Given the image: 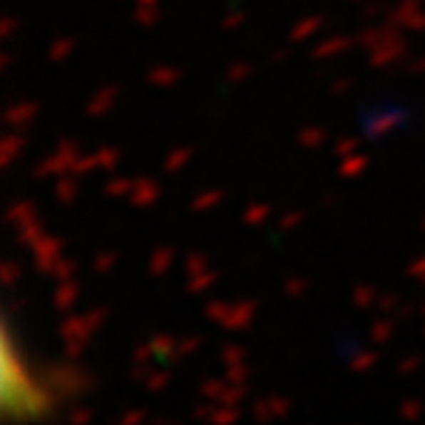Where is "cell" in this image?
<instances>
[{"instance_id":"6da1fadb","label":"cell","mask_w":425,"mask_h":425,"mask_svg":"<svg viewBox=\"0 0 425 425\" xmlns=\"http://www.w3.org/2000/svg\"><path fill=\"white\" fill-rule=\"evenodd\" d=\"M34 255H36V265H39V271L53 274L56 260L61 257V240H56V237H42V240L34 246Z\"/></svg>"},{"instance_id":"7a4b0ae2","label":"cell","mask_w":425,"mask_h":425,"mask_svg":"<svg viewBox=\"0 0 425 425\" xmlns=\"http://www.w3.org/2000/svg\"><path fill=\"white\" fill-rule=\"evenodd\" d=\"M252 320H255V304H252V301H246V304L230 307V309H227V315H224V320H221V326H224V329H230V332H243Z\"/></svg>"},{"instance_id":"3957f363","label":"cell","mask_w":425,"mask_h":425,"mask_svg":"<svg viewBox=\"0 0 425 425\" xmlns=\"http://www.w3.org/2000/svg\"><path fill=\"white\" fill-rule=\"evenodd\" d=\"M406 50L404 42H389V44H376L373 47V56H370V64L379 66V69H384V66H389L395 58H401Z\"/></svg>"},{"instance_id":"277c9868","label":"cell","mask_w":425,"mask_h":425,"mask_svg":"<svg viewBox=\"0 0 425 425\" xmlns=\"http://www.w3.org/2000/svg\"><path fill=\"white\" fill-rule=\"evenodd\" d=\"M287 411H290V404L287 401H279V398H274V401H260L255 406L257 420H277V417L287 414Z\"/></svg>"},{"instance_id":"5b68a950","label":"cell","mask_w":425,"mask_h":425,"mask_svg":"<svg viewBox=\"0 0 425 425\" xmlns=\"http://www.w3.org/2000/svg\"><path fill=\"white\" fill-rule=\"evenodd\" d=\"M39 106L36 103H20V106L9 108L6 111V125H28L36 116Z\"/></svg>"},{"instance_id":"8992f818","label":"cell","mask_w":425,"mask_h":425,"mask_svg":"<svg viewBox=\"0 0 425 425\" xmlns=\"http://www.w3.org/2000/svg\"><path fill=\"white\" fill-rule=\"evenodd\" d=\"M17 227H20V230H17V237H20L25 246H31V249H34V246L42 240V224H39L34 215H31V218H25V221L17 224Z\"/></svg>"},{"instance_id":"52a82bcc","label":"cell","mask_w":425,"mask_h":425,"mask_svg":"<svg viewBox=\"0 0 425 425\" xmlns=\"http://www.w3.org/2000/svg\"><path fill=\"white\" fill-rule=\"evenodd\" d=\"M138 188L141 191H130V199L138 205V208H147V205H152L158 196H160V188L152 183V180H144V183H138Z\"/></svg>"},{"instance_id":"ba28073f","label":"cell","mask_w":425,"mask_h":425,"mask_svg":"<svg viewBox=\"0 0 425 425\" xmlns=\"http://www.w3.org/2000/svg\"><path fill=\"white\" fill-rule=\"evenodd\" d=\"M75 298H78V285H75L72 279H61L58 293H56V307L64 312V309H69V307L75 304Z\"/></svg>"},{"instance_id":"9c48e42d","label":"cell","mask_w":425,"mask_h":425,"mask_svg":"<svg viewBox=\"0 0 425 425\" xmlns=\"http://www.w3.org/2000/svg\"><path fill=\"white\" fill-rule=\"evenodd\" d=\"M113 100H116V88H103V91L97 94V100H91V103L86 106V113H91V116H103L108 108L113 106Z\"/></svg>"},{"instance_id":"30bf717a","label":"cell","mask_w":425,"mask_h":425,"mask_svg":"<svg viewBox=\"0 0 425 425\" xmlns=\"http://www.w3.org/2000/svg\"><path fill=\"white\" fill-rule=\"evenodd\" d=\"M354 44V39L351 36H334L332 42H323L315 50V58H329V56H337V53H342V50H348Z\"/></svg>"},{"instance_id":"8fae6325","label":"cell","mask_w":425,"mask_h":425,"mask_svg":"<svg viewBox=\"0 0 425 425\" xmlns=\"http://www.w3.org/2000/svg\"><path fill=\"white\" fill-rule=\"evenodd\" d=\"M171 260H174V252H171V249H158V252L152 255V260H149V271H152L155 277H163V274L169 271Z\"/></svg>"},{"instance_id":"7c38bea8","label":"cell","mask_w":425,"mask_h":425,"mask_svg":"<svg viewBox=\"0 0 425 425\" xmlns=\"http://www.w3.org/2000/svg\"><path fill=\"white\" fill-rule=\"evenodd\" d=\"M56 196H58L61 205L75 202V196H78V183H75L72 177H61V180L56 183Z\"/></svg>"},{"instance_id":"4fadbf2b","label":"cell","mask_w":425,"mask_h":425,"mask_svg":"<svg viewBox=\"0 0 425 425\" xmlns=\"http://www.w3.org/2000/svg\"><path fill=\"white\" fill-rule=\"evenodd\" d=\"M367 166V158H362V155H348V158H342L340 160V174L342 177H357L362 174Z\"/></svg>"},{"instance_id":"5bb4252c","label":"cell","mask_w":425,"mask_h":425,"mask_svg":"<svg viewBox=\"0 0 425 425\" xmlns=\"http://www.w3.org/2000/svg\"><path fill=\"white\" fill-rule=\"evenodd\" d=\"M320 25H323V17H309V20L298 22V25H296V31L290 34V39H293V42H304L307 36H312V34L318 31Z\"/></svg>"},{"instance_id":"9a60e30c","label":"cell","mask_w":425,"mask_h":425,"mask_svg":"<svg viewBox=\"0 0 425 425\" xmlns=\"http://www.w3.org/2000/svg\"><path fill=\"white\" fill-rule=\"evenodd\" d=\"M180 81V72L177 69H166V66H160V69H152L149 72V83L155 86H171Z\"/></svg>"},{"instance_id":"2e32d148","label":"cell","mask_w":425,"mask_h":425,"mask_svg":"<svg viewBox=\"0 0 425 425\" xmlns=\"http://www.w3.org/2000/svg\"><path fill=\"white\" fill-rule=\"evenodd\" d=\"M135 22L138 25H155L158 22V6L155 3H138V9H135Z\"/></svg>"},{"instance_id":"e0dca14e","label":"cell","mask_w":425,"mask_h":425,"mask_svg":"<svg viewBox=\"0 0 425 425\" xmlns=\"http://www.w3.org/2000/svg\"><path fill=\"white\" fill-rule=\"evenodd\" d=\"M191 149L185 147V149H177V152H171L169 158H166V163H163V169L166 171H180L188 160H191Z\"/></svg>"},{"instance_id":"ac0fdd59","label":"cell","mask_w":425,"mask_h":425,"mask_svg":"<svg viewBox=\"0 0 425 425\" xmlns=\"http://www.w3.org/2000/svg\"><path fill=\"white\" fill-rule=\"evenodd\" d=\"M326 138H329V135H326V130H320V128H309V130H304V133H301V138H298V141H301V144H304V147H323V144H326Z\"/></svg>"},{"instance_id":"d6986e66","label":"cell","mask_w":425,"mask_h":425,"mask_svg":"<svg viewBox=\"0 0 425 425\" xmlns=\"http://www.w3.org/2000/svg\"><path fill=\"white\" fill-rule=\"evenodd\" d=\"M221 199H224V191L202 193V196H196V199H193V210H210V208H215Z\"/></svg>"},{"instance_id":"ffe728a7","label":"cell","mask_w":425,"mask_h":425,"mask_svg":"<svg viewBox=\"0 0 425 425\" xmlns=\"http://www.w3.org/2000/svg\"><path fill=\"white\" fill-rule=\"evenodd\" d=\"M392 329H395V323H392V320H376V323H373V329H370L373 342H386L389 340V334H392Z\"/></svg>"},{"instance_id":"44dd1931","label":"cell","mask_w":425,"mask_h":425,"mask_svg":"<svg viewBox=\"0 0 425 425\" xmlns=\"http://www.w3.org/2000/svg\"><path fill=\"white\" fill-rule=\"evenodd\" d=\"M376 290H373V287H364V285H362V287H357V290H354V301H357V307H362V309H367V307H370V304H376Z\"/></svg>"},{"instance_id":"7402d4cb","label":"cell","mask_w":425,"mask_h":425,"mask_svg":"<svg viewBox=\"0 0 425 425\" xmlns=\"http://www.w3.org/2000/svg\"><path fill=\"white\" fill-rule=\"evenodd\" d=\"M268 212H271L268 205H255V208H249V210L243 212V221H246V224H252V227H257L262 218H268Z\"/></svg>"},{"instance_id":"603a6c76","label":"cell","mask_w":425,"mask_h":425,"mask_svg":"<svg viewBox=\"0 0 425 425\" xmlns=\"http://www.w3.org/2000/svg\"><path fill=\"white\" fill-rule=\"evenodd\" d=\"M31 212H34V208H31L28 202H17V205L11 208V212H9V221H11V224H22L25 218H31Z\"/></svg>"},{"instance_id":"cb8c5ba5","label":"cell","mask_w":425,"mask_h":425,"mask_svg":"<svg viewBox=\"0 0 425 425\" xmlns=\"http://www.w3.org/2000/svg\"><path fill=\"white\" fill-rule=\"evenodd\" d=\"M166 384H169V373H147V376H144V386L152 389V392L163 389Z\"/></svg>"},{"instance_id":"d4e9b609","label":"cell","mask_w":425,"mask_h":425,"mask_svg":"<svg viewBox=\"0 0 425 425\" xmlns=\"http://www.w3.org/2000/svg\"><path fill=\"white\" fill-rule=\"evenodd\" d=\"M116 160H119V152H116V149H100V152H97V166H100V169H113Z\"/></svg>"},{"instance_id":"484cf974","label":"cell","mask_w":425,"mask_h":425,"mask_svg":"<svg viewBox=\"0 0 425 425\" xmlns=\"http://www.w3.org/2000/svg\"><path fill=\"white\" fill-rule=\"evenodd\" d=\"M72 47H75L72 39H61V42H56L53 44V50H50V58H53V61H61V58H66V56L72 53Z\"/></svg>"},{"instance_id":"4316f807","label":"cell","mask_w":425,"mask_h":425,"mask_svg":"<svg viewBox=\"0 0 425 425\" xmlns=\"http://www.w3.org/2000/svg\"><path fill=\"white\" fill-rule=\"evenodd\" d=\"M202 395H205V398H210V401H215V404H221L224 384H221V382H208L205 386H202Z\"/></svg>"},{"instance_id":"83f0119b","label":"cell","mask_w":425,"mask_h":425,"mask_svg":"<svg viewBox=\"0 0 425 425\" xmlns=\"http://www.w3.org/2000/svg\"><path fill=\"white\" fill-rule=\"evenodd\" d=\"M212 282H215V274H212V271H205V277L196 274V277L191 279V290L193 293H196V290H208Z\"/></svg>"},{"instance_id":"f1b7e54d","label":"cell","mask_w":425,"mask_h":425,"mask_svg":"<svg viewBox=\"0 0 425 425\" xmlns=\"http://www.w3.org/2000/svg\"><path fill=\"white\" fill-rule=\"evenodd\" d=\"M128 191H133V183L130 180H113V183L106 185V193H111V196H122V193Z\"/></svg>"},{"instance_id":"f546056e","label":"cell","mask_w":425,"mask_h":425,"mask_svg":"<svg viewBox=\"0 0 425 425\" xmlns=\"http://www.w3.org/2000/svg\"><path fill=\"white\" fill-rule=\"evenodd\" d=\"M221 357L230 362V364H240L243 357H246V351H243V348H237V345H227V348L221 351Z\"/></svg>"},{"instance_id":"4dcf8cb0","label":"cell","mask_w":425,"mask_h":425,"mask_svg":"<svg viewBox=\"0 0 425 425\" xmlns=\"http://www.w3.org/2000/svg\"><path fill=\"white\" fill-rule=\"evenodd\" d=\"M227 304H221V301H212V304H208V318L215 320V323H221L224 320V315H227Z\"/></svg>"},{"instance_id":"1f68e13d","label":"cell","mask_w":425,"mask_h":425,"mask_svg":"<svg viewBox=\"0 0 425 425\" xmlns=\"http://www.w3.org/2000/svg\"><path fill=\"white\" fill-rule=\"evenodd\" d=\"M423 414V404L420 401H409V404L401 409V417L404 420H414V417H420Z\"/></svg>"},{"instance_id":"d6a6232c","label":"cell","mask_w":425,"mask_h":425,"mask_svg":"<svg viewBox=\"0 0 425 425\" xmlns=\"http://www.w3.org/2000/svg\"><path fill=\"white\" fill-rule=\"evenodd\" d=\"M354 149H357V138H345V141H340L337 147H334V152H337V158H348V155H354Z\"/></svg>"},{"instance_id":"836d02e7","label":"cell","mask_w":425,"mask_h":425,"mask_svg":"<svg viewBox=\"0 0 425 425\" xmlns=\"http://www.w3.org/2000/svg\"><path fill=\"white\" fill-rule=\"evenodd\" d=\"M17 274H20V268H17L14 262H6V265H3V285H6V287H11V285H14V279H17Z\"/></svg>"},{"instance_id":"e575fe53","label":"cell","mask_w":425,"mask_h":425,"mask_svg":"<svg viewBox=\"0 0 425 425\" xmlns=\"http://www.w3.org/2000/svg\"><path fill=\"white\" fill-rule=\"evenodd\" d=\"M285 290H287L290 296H301V293L307 290V282H304V279H287V282H285Z\"/></svg>"},{"instance_id":"d590c367","label":"cell","mask_w":425,"mask_h":425,"mask_svg":"<svg viewBox=\"0 0 425 425\" xmlns=\"http://www.w3.org/2000/svg\"><path fill=\"white\" fill-rule=\"evenodd\" d=\"M113 262H116V257L113 255H100L97 257V262H94V271H97V274H106L108 268H113Z\"/></svg>"},{"instance_id":"8d00e7d4","label":"cell","mask_w":425,"mask_h":425,"mask_svg":"<svg viewBox=\"0 0 425 425\" xmlns=\"http://www.w3.org/2000/svg\"><path fill=\"white\" fill-rule=\"evenodd\" d=\"M376 362H379V357H376V354H362L359 359L354 362L351 367H354V370H367V367H373Z\"/></svg>"},{"instance_id":"74e56055","label":"cell","mask_w":425,"mask_h":425,"mask_svg":"<svg viewBox=\"0 0 425 425\" xmlns=\"http://www.w3.org/2000/svg\"><path fill=\"white\" fill-rule=\"evenodd\" d=\"M210 420L212 423H232V420H237V409H232V411H212L210 414Z\"/></svg>"},{"instance_id":"f35d334b","label":"cell","mask_w":425,"mask_h":425,"mask_svg":"<svg viewBox=\"0 0 425 425\" xmlns=\"http://www.w3.org/2000/svg\"><path fill=\"white\" fill-rule=\"evenodd\" d=\"M249 72H252V66L249 64H235L227 78H230V81H243V78H249Z\"/></svg>"},{"instance_id":"ab89813d","label":"cell","mask_w":425,"mask_h":425,"mask_svg":"<svg viewBox=\"0 0 425 425\" xmlns=\"http://www.w3.org/2000/svg\"><path fill=\"white\" fill-rule=\"evenodd\" d=\"M246 376H249V373H246V367H243V362H240L237 367H232V370L227 373V379H230V382H232V384H243V382H246Z\"/></svg>"},{"instance_id":"60d3db41","label":"cell","mask_w":425,"mask_h":425,"mask_svg":"<svg viewBox=\"0 0 425 425\" xmlns=\"http://www.w3.org/2000/svg\"><path fill=\"white\" fill-rule=\"evenodd\" d=\"M72 271H75L72 262H56V268H53V274H56L58 279H69L72 277Z\"/></svg>"},{"instance_id":"b9f144b4","label":"cell","mask_w":425,"mask_h":425,"mask_svg":"<svg viewBox=\"0 0 425 425\" xmlns=\"http://www.w3.org/2000/svg\"><path fill=\"white\" fill-rule=\"evenodd\" d=\"M409 277H414V279H420V282H425V257H420L411 268H409Z\"/></svg>"},{"instance_id":"7bdbcfd3","label":"cell","mask_w":425,"mask_h":425,"mask_svg":"<svg viewBox=\"0 0 425 425\" xmlns=\"http://www.w3.org/2000/svg\"><path fill=\"white\" fill-rule=\"evenodd\" d=\"M301 218H304V212H290V215H285V218H282V230H293Z\"/></svg>"},{"instance_id":"ee69618b","label":"cell","mask_w":425,"mask_h":425,"mask_svg":"<svg viewBox=\"0 0 425 425\" xmlns=\"http://www.w3.org/2000/svg\"><path fill=\"white\" fill-rule=\"evenodd\" d=\"M69 420H72V423H86V420H91V409H78V411H69Z\"/></svg>"},{"instance_id":"f6af8a7d","label":"cell","mask_w":425,"mask_h":425,"mask_svg":"<svg viewBox=\"0 0 425 425\" xmlns=\"http://www.w3.org/2000/svg\"><path fill=\"white\" fill-rule=\"evenodd\" d=\"M420 364H423V359H420V357H409V362H406V364H401L398 370H401V373H411V370H414V367H420Z\"/></svg>"},{"instance_id":"bcb514c9","label":"cell","mask_w":425,"mask_h":425,"mask_svg":"<svg viewBox=\"0 0 425 425\" xmlns=\"http://www.w3.org/2000/svg\"><path fill=\"white\" fill-rule=\"evenodd\" d=\"M406 25H409L411 31H425V14H423V11H420V14L414 17V20H409V22H406Z\"/></svg>"},{"instance_id":"7dc6e473","label":"cell","mask_w":425,"mask_h":425,"mask_svg":"<svg viewBox=\"0 0 425 425\" xmlns=\"http://www.w3.org/2000/svg\"><path fill=\"white\" fill-rule=\"evenodd\" d=\"M199 345H202V340H196V337H191V340L185 342L183 348H177V354H191V351H196Z\"/></svg>"},{"instance_id":"c3c4849f","label":"cell","mask_w":425,"mask_h":425,"mask_svg":"<svg viewBox=\"0 0 425 425\" xmlns=\"http://www.w3.org/2000/svg\"><path fill=\"white\" fill-rule=\"evenodd\" d=\"M144 420V411H128L122 414V423H141Z\"/></svg>"},{"instance_id":"681fc988","label":"cell","mask_w":425,"mask_h":425,"mask_svg":"<svg viewBox=\"0 0 425 425\" xmlns=\"http://www.w3.org/2000/svg\"><path fill=\"white\" fill-rule=\"evenodd\" d=\"M246 20V14H235V17H230V20H224V28H230L232 31V25H237V22Z\"/></svg>"},{"instance_id":"f907efd6","label":"cell","mask_w":425,"mask_h":425,"mask_svg":"<svg viewBox=\"0 0 425 425\" xmlns=\"http://www.w3.org/2000/svg\"><path fill=\"white\" fill-rule=\"evenodd\" d=\"M411 72H414V75H425V58L414 61V64H411Z\"/></svg>"},{"instance_id":"816d5d0a","label":"cell","mask_w":425,"mask_h":425,"mask_svg":"<svg viewBox=\"0 0 425 425\" xmlns=\"http://www.w3.org/2000/svg\"><path fill=\"white\" fill-rule=\"evenodd\" d=\"M14 34V20H6L3 22V36H11Z\"/></svg>"},{"instance_id":"f5cc1de1","label":"cell","mask_w":425,"mask_h":425,"mask_svg":"<svg viewBox=\"0 0 425 425\" xmlns=\"http://www.w3.org/2000/svg\"><path fill=\"white\" fill-rule=\"evenodd\" d=\"M395 304H398V298H384V301H382V309L386 312V309H392Z\"/></svg>"},{"instance_id":"db71d44e","label":"cell","mask_w":425,"mask_h":425,"mask_svg":"<svg viewBox=\"0 0 425 425\" xmlns=\"http://www.w3.org/2000/svg\"><path fill=\"white\" fill-rule=\"evenodd\" d=\"M348 86H351V81H340V83L334 86V91H337V94H342V91H345Z\"/></svg>"},{"instance_id":"11a10c76","label":"cell","mask_w":425,"mask_h":425,"mask_svg":"<svg viewBox=\"0 0 425 425\" xmlns=\"http://www.w3.org/2000/svg\"><path fill=\"white\" fill-rule=\"evenodd\" d=\"M138 3H152V0H138ZM155 3H158V0H155Z\"/></svg>"},{"instance_id":"9f6ffc18","label":"cell","mask_w":425,"mask_h":425,"mask_svg":"<svg viewBox=\"0 0 425 425\" xmlns=\"http://www.w3.org/2000/svg\"><path fill=\"white\" fill-rule=\"evenodd\" d=\"M423 315H425V304H423Z\"/></svg>"},{"instance_id":"6f0895ef","label":"cell","mask_w":425,"mask_h":425,"mask_svg":"<svg viewBox=\"0 0 425 425\" xmlns=\"http://www.w3.org/2000/svg\"><path fill=\"white\" fill-rule=\"evenodd\" d=\"M423 230H425V221H423Z\"/></svg>"}]
</instances>
